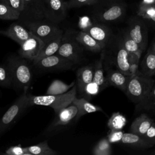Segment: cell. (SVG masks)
Instances as JSON below:
<instances>
[{"mask_svg": "<svg viewBox=\"0 0 155 155\" xmlns=\"http://www.w3.org/2000/svg\"><path fill=\"white\" fill-rule=\"evenodd\" d=\"M151 111V113H152L155 116V108H154V109H153Z\"/></svg>", "mask_w": 155, "mask_h": 155, "instance_id": "cell-41", "label": "cell"}, {"mask_svg": "<svg viewBox=\"0 0 155 155\" xmlns=\"http://www.w3.org/2000/svg\"><path fill=\"white\" fill-rule=\"evenodd\" d=\"M5 153L8 155H31L28 151L27 147H22L20 145L9 147Z\"/></svg>", "mask_w": 155, "mask_h": 155, "instance_id": "cell-36", "label": "cell"}, {"mask_svg": "<svg viewBox=\"0 0 155 155\" xmlns=\"http://www.w3.org/2000/svg\"><path fill=\"white\" fill-rule=\"evenodd\" d=\"M126 30L143 52L147 48L148 41V27L144 19L139 16L131 17L128 20Z\"/></svg>", "mask_w": 155, "mask_h": 155, "instance_id": "cell-9", "label": "cell"}, {"mask_svg": "<svg viewBox=\"0 0 155 155\" xmlns=\"http://www.w3.org/2000/svg\"><path fill=\"white\" fill-rule=\"evenodd\" d=\"M78 112L77 107L72 103L67 107L60 110L55 114V117L51 124L45 130V135L55 134L69 125L73 120H76V117Z\"/></svg>", "mask_w": 155, "mask_h": 155, "instance_id": "cell-11", "label": "cell"}, {"mask_svg": "<svg viewBox=\"0 0 155 155\" xmlns=\"http://www.w3.org/2000/svg\"><path fill=\"white\" fill-rule=\"evenodd\" d=\"M29 107L30 105L28 102L27 90H25L0 119V134L4 133L11 128L17 119Z\"/></svg>", "mask_w": 155, "mask_h": 155, "instance_id": "cell-6", "label": "cell"}, {"mask_svg": "<svg viewBox=\"0 0 155 155\" xmlns=\"http://www.w3.org/2000/svg\"><path fill=\"white\" fill-rule=\"evenodd\" d=\"M104 68L108 86H113L125 93L131 75H126L119 70L113 68L111 66L104 65Z\"/></svg>", "mask_w": 155, "mask_h": 155, "instance_id": "cell-14", "label": "cell"}, {"mask_svg": "<svg viewBox=\"0 0 155 155\" xmlns=\"http://www.w3.org/2000/svg\"><path fill=\"white\" fill-rule=\"evenodd\" d=\"M119 34L125 48L128 51L129 54L131 56L137 58L139 60L143 51L140 49L137 44L130 36L126 28L123 30Z\"/></svg>", "mask_w": 155, "mask_h": 155, "instance_id": "cell-25", "label": "cell"}, {"mask_svg": "<svg viewBox=\"0 0 155 155\" xmlns=\"http://www.w3.org/2000/svg\"><path fill=\"white\" fill-rule=\"evenodd\" d=\"M103 50L104 65L114 67L128 76L136 73L131 64V55L125 48L119 34H113Z\"/></svg>", "mask_w": 155, "mask_h": 155, "instance_id": "cell-1", "label": "cell"}, {"mask_svg": "<svg viewBox=\"0 0 155 155\" xmlns=\"http://www.w3.org/2000/svg\"><path fill=\"white\" fill-rule=\"evenodd\" d=\"M32 62L35 68L41 72L65 71L72 69L75 66L71 61L57 53Z\"/></svg>", "mask_w": 155, "mask_h": 155, "instance_id": "cell-8", "label": "cell"}, {"mask_svg": "<svg viewBox=\"0 0 155 155\" xmlns=\"http://www.w3.org/2000/svg\"><path fill=\"white\" fill-rule=\"evenodd\" d=\"M31 155H54L57 152L49 147L47 140L27 147Z\"/></svg>", "mask_w": 155, "mask_h": 155, "instance_id": "cell-29", "label": "cell"}, {"mask_svg": "<svg viewBox=\"0 0 155 155\" xmlns=\"http://www.w3.org/2000/svg\"><path fill=\"white\" fill-rule=\"evenodd\" d=\"M19 45V55L27 60L33 61L37 58L45 44L41 39L31 33L30 37Z\"/></svg>", "mask_w": 155, "mask_h": 155, "instance_id": "cell-12", "label": "cell"}, {"mask_svg": "<svg viewBox=\"0 0 155 155\" xmlns=\"http://www.w3.org/2000/svg\"><path fill=\"white\" fill-rule=\"evenodd\" d=\"M21 13L0 1V19L3 20H18Z\"/></svg>", "mask_w": 155, "mask_h": 155, "instance_id": "cell-30", "label": "cell"}, {"mask_svg": "<svg viewBox=\"0 0 155 155\" xmlns=\"http://www.w3.org/2000/svg\"><path fill=\"white\" fill-rule=\"evenodd\" d=\"M76 94L77 87L75 84L69 91L63 94L42 96L28 94V99L30 107L34 105L50 107L54 110L56 114L62 109L70 105L76 97Z\"/></svg>", "mask_w": 155, "mask_h": 155, "instance_id": "cell-3", "label": "cell"}, {"mask_svg": "<svg viewBox=\"0 0 155 155\" xmlns=\"http://www.w3.org/2000/svg\"><path fill=\"white\" fill-rule=\"evenodd\" d=\"M151 46V47H152V48H153V51H154V52L155 53V39H154V41H153V43H152Z\"/></svg>", "mask_w": 155, "mask_h": 155, "instance_id": "cell-40", "label": "cell"}, {"mask_svg": "<svg viewBox=\"0 0 155 155\" xmlns=\"http://www.w3.org/2000/svg\"><path fill=\"white\" fill-rule=\"evenodd\" d=\"M111 144L107 137L101 139L94 147L93 154L94 155H110L112 153Z\"/></svg>", "mask_w": 155, "mask_h": 155, "instance_id": "cell-32", "label": "cell"}, {"mask_svg": "<svg viewBox=\"0 0 155 155\" xmlns=\"http://www.w3.org/2000/svg\"><path fill=\"white\" fill-rule=\"evenodd\" d=\"M0 35L7 36L20 45L30 37L31 33L21 24L14 22L7 29L0 30Z\"/></svg>", "mask_w": 155, "mask_h": 155, "instance_id": "cell-17", "label": "cell"}, {"mask_svg": "<svg viewBox=\"0 0 155 155\" xmlns=\"http://www.w3.org/2000/svg\"><path fill=\"white\" fill-rule=\"evenodd\" d=\"M0 87H12V79L10 70L6 65H0Z\"/></svg>", "mask_w": 155, "mask_h": 155, "instance_id": "cell-33", "label": "cell"}, {"mask_svg": "<svg viewBox=\"0 0 155 155\" xmlns=\"http://www.w3.org/2000/svg\"><path fill=\"white\" fill-rule=\"evenodd\" d=\"M127 119L119 112L113 113L107 122L110 130H122L127 124Z\"/></svg>", "mask_w": 155, "mask_h": 155, "instance_id": "cell-31", "label": "cell"}, {"mask_svg": "<svg viewBox=\"0 0 155 155\" xmlns=\"http://www.w3.org/2000/svg\"><path fill=\"white\" fill-rule=\"evenodd\" d=\"M148 142L153 145H155V122H154L151 127L147 131L143 136Z\"/></svg>", "mask_w": 155, "mask_h": 155, "instance_id": "cell-39", "label": "cell"}, {"mask_svg": "<svg viewBox=\"0 0 155 155\" xmlns=\"http://www.w3.org/2000/svg\"><path fill=\"white\" fill-rule=\"evenodd\" d=\"M154 122V120L145 113H141L133 121L130 131L131 133L143 136L148 128Z\"/></svg>", "mask_w": 155, "mask_h": 155, "instance_id": "cell-20", "label": "cell"}, {"mask_svg": "<svg viewBox=\"0 0 155 155\" xmlns=\"http://www.w3.org/2000/svg\"><path fill=\"white\" fill-rule=\"evenodd\" d=\"M154 82L152 77L146 76L140 72L134 73L130 76L125 93L132 102L137 104L147 96Z\"/></svg>", "mask_w": 155, "mask_h": 155, "instance_id": "cell-5", "label": "cell"}, {"mask_svg": "<svg viewBox=\"0 0 155 155\" xmlns=\"http://www.w3.org/2000/svg\"><path fill=\"white\" fill-rule=\"evenodd\" d=\"M62 37V36H61L56 38L55 39L49 42L48 43L45 44L44 47L41 50L39 54L35 60H39L43 58H45L56 54L59 48Z\"/></svg>", "mask_w": 155, "mask_h": 155, "instance_id": "cell-28", "label": "cell"}, {"mask_svg": "<svg viewBox=\"0 0 155 155\" xmlns=\"http://www.w3.org/2000/svg\"><path fill=\"white\" fill-rule=\"evenodd\" d=\"M67 8L62 0H45V18L47 20L58 24L67 16Z\"/></svg>", "mask_w": 155, "mask_h": 155, "instance_id": "cell-13", "label": "cell"}, {"mask_svg": "<svg viewBox=\"0 0 155 155\" xmlns=\"http://www.w3.org/2000/svg\"><path fill=\"white\" fill-rule=\"evenodd\" d=\"M12 79V87L16 91L27 90L31 85L33 73L27 59L19 56L8 58L5 64Z\"/></svg>", "mask_w": 155, "mask_h": 155, "instance_id": "cell-2", "label": "cell"}, {"mask_svg": "<svg viewBox=\"0 0 155 155\" xmlns=\"http://www.w3.org/2000/svg\"><path fill=\"white\" fill-rule=\"evenodd\" d=\"M101 90L99 85L94 82L92 81L85 86L80 95L81 97H83L89 101L92 97L97 94Z\"/></svg>", "mask_w": 155, "mask_h": 155, "instance_id": "cell-34", "label": "cell"}, {"mask_svg": "<svg viewBox=\"0 0 155 155\" xmlns=\"http://www.w3.org/2000/svg\"><path fill=\"white\" fill-rule=\"evenodd\" d=\"M140 72L148 77L155 76V53L151 47L148 48L140 64Z\"/></svg>", "mask_w": 155, "mask_h": 155, "instance_id": "cell-23", "label": "cell"}, {"mask_svg": "<svg viewBox=\"0 0 155 155\" xmlns=\"http://www.w3.org/2000/svg\"><path fill=\"white\" fill-rule=\"evenodd\" d=\"M120 143L133 148L141 149L148 148L153 146L143 136L131 132L124 133Z\"/></svg>", "mask_w": 155, "mask_h": 155, "instance_id": "cell-22", "label": "cell"}, {"mask_svg": "<svg viewBox=\"0 0 155 155\" xmlns=\"http://www.w3.org/2000/svg\"><path fill=\"white\" fill-rule=\"evenodd\" d=\"M75 84V81H73L70 84H67L60 80H54L48 86L45 94L53 95L65 93L69 91Z\"/></svg>", "mask_w": 155, "mask_h": 155, "instance_id": "cell-26", "label": "cell"}, {"mask_svg": "<svg viewBox=\"0 0 155 155\" xmlns=\"http://www.w3.org/2000/svg\"><path fill=\"white\" fill-rule=\"evenodd\" d=\"M104 52L102 50V51L101 52L99 59L94 62V75L93 79V81L99 85L101 91L108 87L105 79V70L104 68Z\"/></svg>", "mask_w": 155, "mask_h": 155, "instance_id": "cell-24", "label": "cell"}, {"mask_svg": "<svg viewBox=\"0 0 155 155\" xmlns=\"http://www.w3.org/2000/svg\"><path fill=\"white\" fill-rule=\"evenodd\" d=\"M72 104H74L78 109V112L76 117V120H78L82 116L88 113L97 111L104 112L102 108H101L99 106L91 104L88 100L86 99L83 97L79 98L76 97L73 101Z\"/></svg>", "mask_w": 155, "mask_h": 155, "instance_id": "cell-21", "label": "cell"}, {"mask_svg": "<svg viewBox=\"0 0 155 155\" xmlns=\"http://www.w3.org/2000/svg\"><path fill=\"white\" fill-rule=\"evenodd\" d=\"M155 108V82L147 96L136 105L137 113L142 111H151Z\"/></svg>", "mask_w": 155, "mask_h": 155, "instance_id": "cell-27", "label": "cell"}, {"mask_svg": "<svg viewBox=\"0 0 155 155\" xmlns=\"http://www.w3.org/2000/svg\"><path fill=\"white\" fill-rule=\"evenodd\" d=\"M76 39L84 50L93 53H101L104 47L87 32L76 31Z\"/></svg>", "mask_w": 155, "mask_h": 155, "instance_id": "cell-19", "label": "cell"}, {"mask_svg": "<svg viewBox=\"0 0 155 155\" xmlns=\"http://www.w3.org/2000/svg\"><path fill=\"white\" fill-rule=\"evenodd\" d=\"M125 13V5L117 4L97 12L95 15L96 19L102 22H114L120 19Z\"/></svg>", "mask_w": 155, "mask_h": 155, "instance_id": "cell-16", "label": "cell"}, {"mask_svg": "<svg viewBox=\"0 0 155 155\" xmlns=\"http://www.w3.org/2000/svg\"><path fill=\"white\" fill-rule=\"evenodd\" d=\"M124 133L122 130H110L107 137L111 143H119L121 142Z\"/></svg>", "mask_w": 155, "mask_h": 155, "instance_id": "cell-37", "label": "cell"}, {"mask_svg": "<svg viewBox=\"0 0 155 155\" xmlns=\"http://www.w3.org/2000/svg\"><path fill=\"white\" fill-rule=\"evenodd\" d=\"M24 8L18 20L22 25L46 19L45 18V0H24Z\"/></svg>", "mask_w": 155, "mask_h": 155, "instance_id": "cell-10", "label": "cell"}, {"mask_svg": "<svg viewBox=\"0 0 155 155\" xmlns=\"http://www.w3.org/2000/svg\"><path fill=\"white\" fill-rule=\"evenodd\" d=\"M24 26L30 33L41 39L45 44L63 35L62 30L57 24L47 19L28 23Z\"/></svg>", "mask_w": 155, "mask_h": 155, "instance_id": "cell-7", "label": "cell"}, {"mask_svg": "<svg viewBox=\"0 0 155 155\" xmlns=\"http://www.w3.org/2000/svg\"><path fill=\"white\" fill-rule=\"evenodd\" d=\"M99 0H68L65 1V5L67 9L72 8H78L83 5H93L97 3Z\"/></svg>", "mask_w": 155, "mask_h": 155, "instance_id": "cell-35", "label": "cell"}, {"mask_svg": "<svg viewBox=\"0 0 155 155\" xmlns=\"http://www.w3.org/2000/svg\"><path fill=\"white\" fill-rule=\"evenodd\" d=\"M94 63L79 68L76 71L77 92L79 94L82 92L85 86L93 81Z\"/></svg>", "mask_w": 155, "mask_h": 155, "instance_id": "cell-18", "label": "cell"}, {"mask_svg": "<svg viewBox=\"0 0 155 155\" xmlns=\"http://www.w3.org/2000/svg\"><path fill=\"white\" fill-rule=\"evenodd\" d=\"M1 1L6 3L9 6L21 13L24 8V0H1Z\"/></svg>", "mask_w": 155, "mask_h": 155, "instance_id": "cell-38", "label": "cell"}, {"mask_svg": "<svg viewBox=\"0 0 155 155\" xmlns=\"http://www.w3.org/2000/svg\"><path fill=\"white\" fill-rule=\"evenodd\" d=\"M76 31L73 29H68L63 33L61 44L56 53L75 65L81 64L83 61L85 50L76 40Z\"/></svg>", "mask_w": 155, "mask_h": 155, "instance_id": "cell-4", "label": "cell"}, {"mask_svg": "<svg viewBox=\"0 0 155 155\" xmlns=\"http://www.w3.org/2000/svg\"><path fill=\"white\" fill-rule=\"evenodd\" d=\"M82 30L91 35L102 45L104 48L113 35L111 28L107 25L101 23L91 24L84 28Z\"/></svg>", "mask_w": 155, "mask_h": 155, "instance_id": "cell-15", "label": "cell"}]
</instances>
